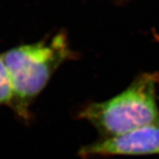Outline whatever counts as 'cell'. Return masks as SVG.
Returning a JSON list of instances; mask_svg holds the SVG:
<instances>
[{
	"instance_id": "6da1fadb",
	"label": "cell",
	"mask_w": 159,
	"mask_h": 159,
	"mask_svg": "<svg viewBox=\"0 0 159 159\" xmlns=\"http://www.w3.org/2000/svg\"><path fill=\"white\" fill-rule=\"evenodd\" d=\"M2 56L13 88L11 108L19 118L28 121L31 106L54 73L78 54L70 48L66 33L60 32L48 39L9 49Z\"/></svg>"
},
{
	"instance_id": "277c9868",
	"label": "cell",
	"mask_w": 159,
	"mask_h": 159,
	"mask_svg": "<svg viewBox=\"0 0 159 159\" xmlns=\"http://www.w3.org/2000/svg\"><path fill=\"white\" fill-rule=\"evenodd\" d=\"M13 103V88L10 76L5 65L3 56L0 54V107L8 106L11 107Z\"/></svg>"
},
{
	"instance_id": "7a4b0ae2",
	"label": "cell",
	"mask_w": 159,
	"mask_h": 159,
	"mask_svg": "<svg viewBox=\"0 0 159 159\" xmlns=\"http://www.w3.org/2000/svg\"><path fill=\"white\" fill-rule=\"evenodd\" d=\"M158 85L159 73H142L124 91L107 101L86 105L78 116L91 124L103 138L159 124Z\"/></svg>"
},
{
	"instance_id": "3957f363",
	"label": "cell",
	"mask_w": 159,
	"mask_h": 159,
	"mask_svg": "<svg viewBox=\"0 0 159 159\" xmlns=\"http://www.w3.org/2000/svg\"><path fill=\"white\" fill-rule=\"evenodd\" d=\"M159 154V124H153L82 147L81 157Z\"/></svg>"
}]
</instances>
